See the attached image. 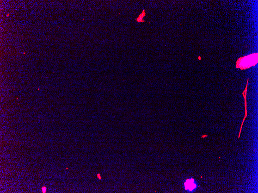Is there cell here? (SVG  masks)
I'll use <instances>...</instances> for the list:
<instances>
[{"instance_id":"7a4b0ae2","label":"cell","mask_w":258,"mask_h":193,"mask_svg":"<svg viewBox=\"0 0 258 193\" xmlns=\"http://www.w3.org/2000/svg\"><path fill=\"white\" fill-rule=\"evenodd\" d=\"M184 185L186 190H188L189 191H193L194 189L197 188L196 184L195 183L194 180L193 179L187 180Z\"/></svg>"},{"instance_id":"3957f363","label":"cell","mask_w":258,"mask_h":193,"mask_svg":"<svg viewBox=\"0 0 258 193\" xmlns=\"http://www.w3.org/2000/svg\"><path fill=\"white\" fill-rule=\"evenodd\" d=\"M248 80L249 79H248V80H247V86H246V87L245 88V90L243 92V93H242V94H243V96H244V99H245V116L244 117V119H243V121H242V125H241L240 130L239 134L238 136V139H239L240 137V134L241 133V131H242V126H243V123H244V121L245 120L246 118L247 117V102H246V95H247V88H248Z\"/></svg>"},{"instance_id":"277c9868","label":"cell","mask_w":258,"mask_h":193,"mask_svg":"<svg viewBox=\"0 0 258 193\" xmlns=\"http://www.w3.org/2000/svg\"><path fill=\"white\" fill-rule=\"evenodd\" d=\"M145 16L146 13L145 12V10L144 9V10H143V12H142V13H141L140 15H139L138 18L136 19V21L139 22H145V20H143V17Z\"/></svg>"},{"instance_id":"5b68a950","label":"cell","mask_w":258,"mask_h":193,"mask_svg":"<svg viewBox=\"0 0 258 193\" xmlns=\"http://www.w3.org/2000/svg\"><path fill=\"white\" fill-rule=\"evenodd\" d=\"M42 191L43 193H45L46 191V188L44 187L43 188H42Z\"/></svg>"},{"instance_id":"6da1fadb","label":"cell","mask_w":258,"mask_h":193,"mask_svg":"<svg viewBox=\"0 0 258 193\" xmlns=\"http://www.w3.org/2000/svg\"><path fill=\"white\" fill-rule=\"evenodd\" d=\"M257 53H255L240 58L236 63V67L244 70L254 66L257 63Z\"/></svg>"}]
</instances>
